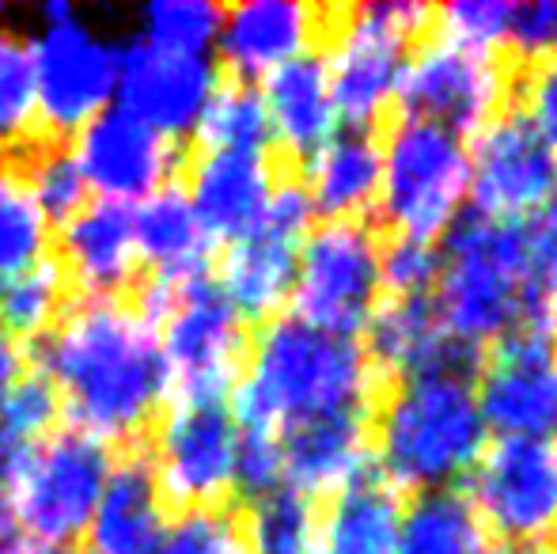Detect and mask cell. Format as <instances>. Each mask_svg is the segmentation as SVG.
Returning a JSON list of instances; mask_svg holds the SVG:
<instances>
[{
	"label": "cell",
	"mask_w": 557,
	"mask_h": 554,
	"mask_svg": "<svg viewBox=\"0 0 557 554\" xmlns=\"http://www.w3.org/2000/svg\"><path fill=\"white\" fill-rule=\"evenodd\" d=\"M429 20L433 8L413 0H372L331 12V46L323 65L331 76L337 119L352 130H368L383 119Z\"/></svg>",
	"instance_id": "5"
},
{
	"label": "cell",
	"mask_w": 557,
	"mask_h": 554,
	"mask_svg": "<svg viewBox=\"0 0 557 554\" xmlns=\"http://www.w3.org/2000/svg\"><path fill=\"white\" fill-rule=\"evenodd\" d=\"M490 444L474 377L421 372L383 395L375 410L372 464L391 490H447L474 471Z\"/></svg>",
	"instance_id": "3"
},
{
	"label": "cell",
	"mask_w": 557,
	"mask_h": 554,
	"mask_svg": "<svg viewBox=\"0 0 557 554\" xmlns=\"http://www.w3.org/2000/svg\"><path fill=\"white\" fill-rule=\"evenodd\" d=\"M311 221H315V213H311L304 186L281 178L262 221L243 239L227 244L213 285L221 288V296L232 304V311L243 323L247 319L270 323L293 300L296 259H300V244L311 232Z\"/></svg>",
	"instance_id": "10"
},
{
	"label": "cell",
	"mask_w": 557,
	"mask_h": 554,
	"mask_svg": "<svg viewBox=\"0 0 557 554\" xmlns=\"http://www.w3.org/2000/svg\"><path fill=\"white\" fill-rule=\"evenodd\" d=\"M152 436L160 494L178 509H216L235 490L239 429L227 403H168Z\"/></svg>",
	"instance_id": "14"
},
{
	"label": "cell",
	"mask_w": 557,
	"mask_h": 554,
	"mask_svg": "<svg viewBox=\"0 0 557 554\" xmlns=\"http://www.w3.org/2000/svg\"><path fill=\"white\" fill-rule=\"evenodd\" d=\"M398 513L403 502L395 490L380 475H364L334 494L331 509L323 513L319 554H395Z\"/></svg>",
	"instance_id": "28"
},
{
	"label": "cell",
	"mask_w": 557,
	"mask_h": 554,
	"mask_svg": "<svg viewBox=\"0 0 557 554\" xmlns=\"http://www.w3.org/2000/svg\"><path fill=\"white\" fill-rule=\"evenodd\" d=\"M69 293H73V281H69L61 259L46 255V259H38L23 274L0 281V327L15 342H38L73 304Z\"/></svg>",
	"instance_id": "30"
},
{
	"label": "cell",
	"mask_w": 557,
	"mask_h": 554,
	"mask_svg": "<svg viewBox=\"0 0 557 554\" xmlns=\"http://www.w3.org/2000/svg\"><path fill=\"white\" fill-rule=\"evenodd\" d=\"M508 91L512 76L497 53H478L436 38L413 50L395 103L403 107V119L433 122L467 140L497 119Z\"/></svg>",
	"instance_id": "13"
},
{
	"label": "cell",
	"mask_w": 557,
	"mask_h": 554,
	"mask_svg": "<svg viewBox=\"0 0 557 554\" xmlns=\"http://www.w3.org/2000/svg\"><path fill=\"white\" fill-rule=\"evenodd\" d=\"M470 194L467 140L444 126L398 119L380 140L375 209L395 236L436 239L462 217Z\"/></svg>",
	"instance_id": "6"
},
{
	"label": "cell",
	"mask_w": 557,
	"mask_h": 554,
	"mask_svg": "<svg viewBox=\"0 0 557 554\" xmlns=\"http://www.w3.org/2000/svg\"><path fill=\"white\" fill-rule=\"evenodd\" d=\"M216 81L221 69L209 53L163 50L145 38L117 50V107L171 140L198 126Z\"/></svg>",
	"instance_id": "17"
},
{
	"label": "cell",
	"mask_w": 557,
	"mask_h": 554,
	"mask_svg": "<svg viewBox=\"0 0 557 554\" xmlns=\"http://www.w3.org/2000/svg\"><path fill=\"white\" fill-rule=\"evenodd\" d=\"M243 528H247L255 554H319L323 513L315 509L311 497L277 487L250 502Z\"/></svg>",
	"instance_id": "33"
},
{
	"label": "cell",
	"mask_w": 557,
	"mask_h": 554,
	"mask_svg": "<svg viewBox=\"0 0 557 554\" xmlns=\"http://www.w3.org/2000/svg\"><path fill=\"white\" fill-rule=\"evenodd\" d=\"M168 365V403H227L247 365V327L221 296L213 278L178 285L156 327Z\"/></svg>",
	"instance_id": "9"
},
{
	"label": "cell",
	"mask_w": 557,
	"mask_h": 554,
	"mask_svg": "<svg viewBox=\"0 0 557 554\" xmlns=\"http://www.w3.org/2000/svg\"><path fill=\"white\" fill-rule=\"evenodd\" d=\"M168 525V502L160 494L148 448H125L114 459L103 497L84 532L91 554H160Z\"/></svg>",
	"instance_id": "22"
},
{
	"label": "cell",
	"mask_w": 557,
	"mask_h": 554,
	"mask_svg": "<svg viewBox=\"0 0 557 554\" xmlns=\"http://www.w3.org/2000/svg\"><path fill=\"white\" fill-rule=\"evenodd\" d=\"M441 239L433 308L462 346H497L528 319L550 316L535 300L523 224L493 221L470 209Z\"/></svg>",
	"instance_id": "4"
},
{
	"label": "cell",
	"mask_w": 557,
	"mask_h": 554,
	"mask_svg": "<svg viewBox=\"0 0 557 554\" xmlns=\"http://www.w3.org/2000/svg\"><path fill=\"white\" fill-rule=\"evenodd\" d=\"M224 8L209 0H156L145 8V42L178 53H209L221 35Z\"/></svg>",
	"instance_id": "37"
},
{
	"label": "cell",
	"mask_w": 557,
	"mask_h": 554,
	"mask_svg": "<svg viewBox=\"0 0 557 554\" xmlns=\"http://www.w3.org/2000/svg\"><path fill=\"white\" fill-rule=\"evenodd\" d=\"M512 8L516 4H505V0H455L433 15L444 42L467 46L478 53H497V46H505L512 35Z\"/></svg>",
	"instance_id": "39"
},
{
	"label": "cell",
	"mask_w": 557,
	"mask_h": 554,
	"mask_svg": "<svg viewBox=\"0 0 557 554\" xmlns=\"http://www.w3.org/2000/svg\"><path fill=\"white\" fill-rule=\"evenodd\" d=\"M523 236H528L535 300L550 311V319L557 323V198L539 217H531V229H523Z\"/></svg>",
	"instance_id": "42"
},
{
	"label": "cell",
	"mask_w": 557,
	"mask_h": 554,
	"mask_svg": "<svg viewBox=\"0 0 557 554\" xmlns=\"http://www.w3.org/2000/svg\"><path fill=\"white\" fill-rule=\"evenodd\" d=\"M198 152H265L270 148V119L255 84L221 76L194 126Z\"/></svg>",
	"instance_id": "31"
},
{
	"label": "cell",
	"mask_w": 557,
	"mask_h": 554,
	"mask_svg": "<svg viewBox=\"0 0 557 554\" xmlns=\"http://www.w3.org/2000/svg\"><path fill=\"white\" fill-rule=\"evenodd\" d=\"M160 554H255L243 517L224 505L216 509H186L168 525Z\"/></svg>",
	"instance_id": "38"
},
{
	"label": "cell",
	"mask_w": 557,
	"mask_h": 554,
	"mask_svg": "<svg viewBox=\"0 0 557 554\" xmlns=\"http://www.w3.org/2000/svg\"><path fill=\"white\" fill-rule=\"evenodd\" d=\"M61 267L88 296H125L137 285L140 255L129 201H88L61 224Z\"/></svg>",
	"instance_id": "23"
},
{
	"label": "cell",
	"mask_w": 557,
	"mask_h": 554,
	"mask_svg": "<svg viewBox=\"0 0 557 554\" xmlns=\"http://www.w3.org/2000/svg\"><path fill=\"white\" fill-rule=\"evenodd\" d=\"M554 456H557V444H554Z\"/></svg>",
	"instance_id": "48"
},
{
	"label": "cell",
	"mask_w": 557,
	"mask_h": 554,
	"mask_svg": "<svg viewBox=\"0 0 557 554\" xmlns=\"http://www.w3.org/2000/svg\"><path fill=\"white\" fill-rule=\"evenodd\" d=\"M436 270H441V251L429 239L395 236L391 244H383V259H380L383 293L429 296V288L436 285Z\"/></svg>",
	"instance_id": "40"
},
{
	"label": "cell",
	"mask_w": 557,
	"mask_h": 554,
	"mask_svg": "<svg viewBox=\"0 0 557 554\" xmlns=\"http://www.w3.org/2000/svg\"><path fill=\"white\" fill-rule=\"evenodd\" d=\"M111 467V444L73 426L53 429L12 464V482H8L12 525H20L30 540L73 547L88 532Z\"/></svg>",
	"instance_id": "7"
},
{
	"label": "cell",
	"mask_w": 557,
	"mask_h": 554,
	"mask_svg": "<svg viewBox=\"0 0 557 554\" xmlns=\"http://www.w3.org/2000/svg\"><path fill=\"white\" fill-rule=\"evenodd\" d=\"M304 194L323 221H364L380 198V137L368 130H337L319 152L308 156Z\"/></svg>",
	"instance_id": "27"
},
{
	"label": "cell",
	"mask_w": 557,
	"mask_h": 554,
	"mask_svg": "<svg viewBox=\"0 0 557 554\" xmlns=\"http://www.w3.org/2000/svg\"><path fill=\"white\" fill-rule=\"evenodd\" d=\"M35 81L38 134L69 140L111 103L117 88V50L96 42L76 15L50 23L42 42H35Z\"/></svg>",
	"instance_id": "16"
},
{
	"label": "cell",
	"mask_w": 557,
	"mask_h": 554,
	"mask_svg": "<svg viewBox=\"0 0 557 554\" xmlns=\"http://www.w3.org/2000/svg\"><path fill=\"white\" fill-rule=\"evenodd\" d=\"M61 415L103 444L137 448L171 399L156 327L133 296H81L30 349Z\"/></svg>",
	"instance_id": "1"
},
{
	"label": "cell",
	"mask_w": 557,
	"mask_h": 554,
	"mask_svg": "<svg viewBox=\"0 0 557 554\" xmlns=\"http://www.w3.org/2000/svg\"><path fill=\"white\" fill-rule=\"evenodd\" d=\"M235 429H239V444H235V490L255 502V497L285 487L277 433L250 429V426H235Z\"/></svg>",
	"instance_id": "41"
},
{
	"label": "cell",
	"mask_w": 557,
	"mask_h": 554,
	"mask_svg": "<svg viewBox=\"0 0 557 554\" xmlns=\"http://www.w3.org/2000/svg\"><path fill=\"white\" fill-rule=\"evenodd\" d=\"M73 156L84 183L96 186L111 201H137L175 183V171L186 163L178 140L156 134L122 107L99 111L73 137Z\"/></svg>",
	"instance_id": "18"
},
{
	"label": "cell",
	"mask_w": 557,
	"mask_h": 554,
	"mask_svg": "<svg viewBox=\"0 0 557 554\" xmlns=\"http://www.w3.org/2000/svg\"><path fill=\"white\" fill-rule=\"evenodd\" d=\"M485 429L497 441H546L557 433V323L528 319L493 346L474 380Z\"/></svg>",
	"instance_id": "12"
},
{
	"label": "cell",
	"mask_w": 557,
	"mask_h": 554,
	"mask_svg": "<svg viewBox=\"0 0 557 554\" xmlns=\"http://www.w3.org/2000/svg\"><path fill=\"white\" fill-rule=\"evenodd\" d=\"M490 554H557L554 547H497Z\"/></svg>",
	"instance_id": "47"
},
{
	"label": "cell",
	"mask_w": 557,
	"mask_h": 554,
	"mask_svg": "<svg viewBox=\"0 0 557 554\" xmlns=\"http://www.w3.org/2000/svg\"><path fill=\"white\" fill-rule=\"evenodd\" d=\"M331 12L300 0H247L224 8L221 20V58L227 76L243 84L265 81L281 65L311 53L315 38L326 30Z\"/></svg>",
	"instance_id": "20"
},
{
	"label": "cell",
	"mask_w": 557,
	"mask_h": 554,
	"mask_svg": "<svg viewBox=\"0 0 557 554\" xmlns=\"http://www.w3.org/2000/svg\"><path fill=\"white\" fill-rule=\"evenodd\" d=\"M467 497L505 547L557 540V456L550 441H493L467 475Z\"/></svg>",
	"instance_id": "11"
},
{
	"label": "cell",
	"mask_w": 557,
	"mask_h": 554,
	"mask_svg": "<svg viewBox=\"0 0 557 554\" xmlns=\"http://www.w3.org/2000/svg\"><path fill=\"white\" fill-rule=\"evenodd\" d=\"M23 372H27V357H23V346L4 331V327H0V403H4V395L12 392L15 384H20Z\"/></svg>",
	"instance_id": "45"
},
{
	"label": "cell",
	"mask_w": 557,
	"mask_h": 554,
	"mask_svg": "<svg viewBox=\"0 0 557 554\" xmlns=\"http://www.w3.org/2000/svg\"><path fill=\"white\" fill-rule=\"evenodd\" d=\"M474 213L520 224L557 198V152L520 111H500L467 140Z\"/></svg>",
	"instance_id": "15"
},
{
	"label": "cell",
	"mask_w": 557,
	"mask_h": 554,
	"mask_svg": "<svg viewBox=\"0 0 557 554\" xmlns=\"http://www.w3.org/2000/svg\"><path fill=\"white\" fill-rule=\"evenodd\" d=\"M368 418L372 415H334L277 433L285 487L315 502L319 494H342L345 487L372 475Z\"/></svg>",
	"instance_id": "24"
},
{
	"label": "cell",
	"mask_w": 557,
	"mask_h": 554,
	"mask_svg": "<svg viewBox=\"0 0 557 554\" xmlns=\"http://www.w3.org/2000/svg\"><path fill=\"white\" fill-rule=\"evenodd\" d=\"M46 247H50V221L35 206L20 168L4 160L0 163V281L46 259Z\"/></svg>",
	"instance_id": "35"
},
{
	"label": "cell",
	"mask_w": 557,
	"mask_h": 554,
	"mask_svg": "<svg viewBox=\"0 0 557 554\" xmlns=\"http://www.w3.org/2000/svg\"><path fill=\"white\" fill-rule=\"evenodd\" d=\"M0 554H73V547H53V543L30 540V535H4Z\"/></svg>",
	"instance_id": "46"
},
{
	"label": "cell",
	"mask_w": 557,
	"mask_h": 554,
	"mask_svg": "<svg viewBox=\"0 0 557 554\" xmlns=\"http://www.w3.org/2000/svg\"><path fill=\"white\" fill-rule=\"evenodd\" d=\"M383 239L368 221H323L300 244L293 316L357 338L383 300Z\"/></svg>",
	"instance_id": "8"
},
{
	"label": "cell",
	"mask_w": 557,
	"mask_h": 554,
	"mask_svg": "<svg viewBox=\"0 0 557 554\" xmlns=\"http://www.w3.org/2000/svg\"><path fill=\"white\" fill-rule=\"evenodd\" d=\"M262 107L270 119V140H277L288 156H304L326 145L337 134V107L331 96V76H326L323 53H304V58L281 65L262 81Z\"/></svg>",
	"instance_id": "25"
},
{
	"label": "cell",
	"mask_w": 557,
	"mask_h": 554,
	"mask_svg": "<svg viewBox=\"0 0 557 554\" xmlns=\"http://www.w3.org/2000/svg\"><path fill=\"white\" fill-rule=\"evenodd\" d=\"M523 119L557 152V58H539L520 84Z\"/></svg>",
	"instance_id": "43"
},
{
	"label": "cell",
	"mask_w": 557,
	"mask_h": 554,
	"mask_svg": "<svg viewBox=\"0 0 557 554\" xmlns=\"http://www.w3.org/2000/svg\"><path fill=\"white\" fill-rule=\"evenodd\" d=\"M375 365L364 342L331 334L304 319L277 316L262 323L247 349V372L235 387V426L285 433L334 415H372Z\"/></svg>",
	"instance_id": "2"
},
{
	"label": "cell",
	"mask_w": 557,
	"mask_h": 554,
	"mask_svg": "<svg viewBox=\"0 0 557 554\" xmlns=\"http://www.w3.org/2000/svg\"><path fill=\"white\" fill-rule=\"evenodd\" d=\"M508 42L528 58H557V0L512 8V35Z\"/></svg>",
	"instance_id": "44"
},
{
	"label": "cell",
	"mask_w": 557,
	"mask_h": 554,
	"mask_svg": "<svg viewBox=\"0 0 557 554\" xmlns=\"http://www.w3.org/2000/svg\"><path fill=\"white\" fill-rule=\"evenodd\" d=\"M183 186L209 244L243 239L270 206L281 171L270 152H194L186 156Z\"/></svg>",
	"instance_id": "19"
},
{
	"label": "cell",
	"mask_w": 557,
	"mask_h": 554,
	"mask_svg": "<svg viewBox=\"0 0 557 554\" xmlns=\"http://www.w3.org/2000/svg\"><path fill=\"white\" fill-rule=\"evenodd\" d=\"M38 134L35 46L0 27V152L15 156Z\"/></svg>",
	"instance_id": "34"
},
{
	"label": "cell",
	"mask_w": 557,
	"mask_h": 554,
	"mask_svg": "<svg viewBox=\"0 0 557 554\" xmlns=\"http://www.w3.org/2000/svg\"><path fill=\"white\" fill-rule=\"evenodd\" d=\"M8 163H15L27 183L35 206L42 209L46 221H73L84 206H88V183H84L76 156L69 148V140H50L35 137L27 148H20L15 156H8Z\"/></svg>",
	"instance_id": "32"
},
{
	"label": "cell",
	"mask_w": 557,
	"mask_h": 554,
	"mask_svg": "<svg viewBox=\"0 0 557 554\" xmlns=\"http://www.w3.org/2000/svg\"><path fill=\"white\" fill-rule=\"evenodd\" d=\"M368 361L375 372L391 377H421V372H462L474 377L478 349L462 346L447 334L429 296H387L368 319Z\"/></svg>",
	"instance_id": "21"
},
{
	"label": "cell",
	"mask_w": 557,
	"mask_h": 554,
	"mask_svg": "<svg viewBox=\"0 0 557 554\" xmlns=\"http://www.w3.org/2000/svg\"><path fill=\"white\" fill-rule=\"evenodd\" d=\"M490 532L470 505L467 490L410 494L398 513L395 554H490Z\"/></svg>",
	"instance_id": "29"
},
{
	"label": "cell",
	"mask_w": 557,
	"mask_h": 554,
	"mask_svg": "<svg viewBox=\"0 0 557 554\" xmlns=\"http://www.w3.org/2000/svg\"><path fill=\"white\" fill-rule=\"evenodd\" d=\"M133 236H137L140 267H152L156 281H168L178 288L209 278L213 244L206 239L190 209V198L178 183H168L148 198H140V206L133 209Z\"/></svg>",
	"instance_id": "26"
},
{
	"label": "cell",
	"mask_w": 557,
	"mask_h": 554,
	"mask_svg": "<svg viewBox=\"0 0 557 554\" xmlns=\"http://www.w3.org/2000/svg\"><path fill=\"white\" fill-rule=\"evenodd\" d=\"M61 418V399L53 384L38 372H23V380L0 403V459L15 464L27 448L53 433Z\"/></svg>",
	"instance_id": "36"
}]
</instances>
